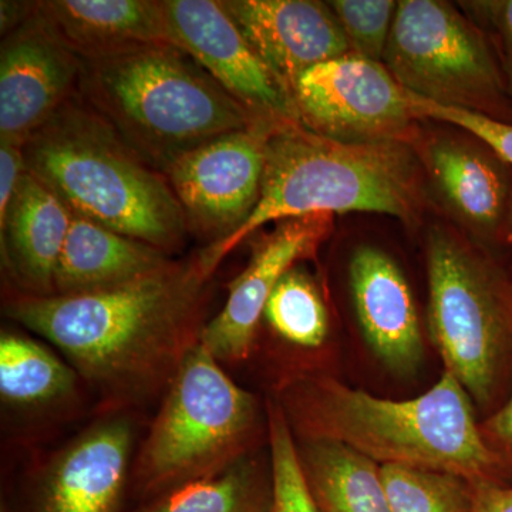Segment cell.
<instances>
[{"instance_id": "ffe728a7", "label": "cell", "mask_w": 512, "mask_h": 512, "mask_svg": "<svg viewBox=\"0 0 512 512\" xmlns=\"http://www.w3.org/2000/svg\"><path fill=\"white\" fill-rule=\"evenodd\" d=\"M171 261L170 255L153 245L73 214L56 266L53 295H83L117 288Z\"/></svg>"}, {"instance_id": "2e32d148", "label": "cell", "mask_w": 512, "mask_h": 512, "mask_svg": "<svg viewBox=\"0 0 512 512\" xmlns=\"http://www.w3.org/2000/svg\"><path fill=\"white\" fill-rule=\"evenodd\" d=\"M222 6L291 97L303 73L352 55L328 2L222 0Z\"/></svg>"}, {"instance_id": "f1b7e54d", "label": "cell", "mask_w": 512, "mask_h": 512, "mask_svg": "<svg viewBox=\"0 0 512 512\" xmlns=\"http://www.w3.org/2000/svg\"><path fill=\"white\" fill-rule=\"evenodd\" d=\"M457 5L490 40L512 100V0H470Z\"/></svg>"}, {"instance_id": "cb8c5ba5", "label": "cell", "mask_w": 512, "mask_h": 512, "mask_svg": "<svg viewBox=\"0 0 512 512\" xmlns=\"http://www.w3.org/2000/svg\"><path fill=\"white\" fill-rule=\"evenodd\" d=\"M261 323L292 349L318 350L329 338V312L315 278L302 264L282 276L266 302Z\"/></svg>"}, {"instance_id": "ac0fdd59", "label": "cell", "mask_w": 512, "mask_h": 512, "mask_svg": "<svg viewBox=\"0 0 512 512\" xmlns=\"http://www.w3.org/2000/svg\"><path fill=\"white\" fill-rule=\"evenodd\" d=\"M72 211L29 171L20 178L8 210L0 218L3 268L13 291L52 296L53 279Z\"/></svg>"}, {"instance_id": "1f68e13d", "label": "cell", "mask_w": 512, "mask_h": 512, "mask_svg": "<svg viewBox=\"0 0 512 512\" xmlns=\"http://www.w3.org/2000/svg\"><path fill=\"white\" fill-rule=\"evenodd\" d=\"M474 512H512V485L473 483Z\"/></svg>"}, {"instance_id": "8992f818", "label": "cell", "mask_w": 512, "mask_h": 512, "mask_svg": "<svg viewBox=\"0 0 512 512\" xmlns=\"http://www.w3.org/2000/svg\"><path fill=\"white\" fill-rule=\"evenodd\" d=\"M261 406L204 346L192 349L158 409L131 471L138 505L220 473L258 450ZM137 505V507H138Z\"/></svg>"}, {"instance_id": "7a4b0ae2", "label": "cell", "mask_w": 512, "mask_h": 512, "mask_svg": "<svg viewBox=\"0 0 512 512\" xmlns=\"http://www.w3.org/2000/svg\"><path fill=\"white\" fill-rule=\"evenodd\" d=\"M296 440L333 441L379 466L448 471L501 483L474 417L473 399L444 372L430 390L389 400L316 373L288 377L278 399Z\"/></svg>"}, {"instance_id": "7402d4cb", "label": "cell", "mask_w": 512, "mask_h": 512, "mask_svg": "<svg viewBox=\"0 0 512 512\" xmlns=\"http://www.w3.org/2000/svg\"><path fill=\"white\" fill-rule=\"evenodd\" d=\"M79 373L67 360L23 333L0 335V397L16 410H40L72 400Z\"/></svg>"}, {"instance_id": "d6a6232c", "label": "cell", "mask_w": 512, "mask_h": 512, "mask_svg": "<svg viewBox=\"0 0 512 512\" xmlns=\"http://www.w3.org/2000/svg\"><path fill=\"white\" fill-rule=\"evenodd\" d=\"M37 2H16V0H3L0 3V32L8 36L13 30L19 28L33 15Z\"/></svg>"}, {"instance_id": "7c38bea8", "label": "cell", "mask_w": 512, "mask_h": 512, "mask_svg": "<svg viewBox=\"0 0 512 512\" xmlns=\"http://www.w3.org/2000/svg\"><path fill=\"white\" fill-rule=\"evenodd\" d=\"M137 427L109 412L57 451L6 512H124L130 498Z\"/></svg>"}, {"instance_id": "d4e9b609", "label": "cell", "mask_w": 512, "mask_h": 512, "mask_svg": "<svg viewBox=\"0 0 512 512\" xmlns=\"http://www.w3.org/2000/svg\"><path fill=\"white\" fill-rule=\"evenodd\" d=\"M392 512H474V487L448 471L380 466Z\"/></svg>"}, {"instance_id": "83f0119b", "label": "cell", "mask_w": 512, "mask_h": 512, "mask_svg": "<svg viewBox=\"0 0 512 512\" xmlns=\"http://www.w3.org/2000/svg\"><path fill=\"white\" fill-rule=\"evenodd\" d=\"M410 94V103L414 113L423 121H437L458 130L473 134L488 146L493 147L505 161L512 165V124L481 116V114L456 109V107L440 106Z\"/></svg>"}, {"instance_id": "4fadbf2b", "label": "cell", "mask_w": 512, "mask_h": 512, "mask_svg": "<svg viewBox=\"0 0 512 512\" xmlns=\"http://www.w3.org/2000/svg\"><path fill=\"white\" fill-rule=\"evenodd\" d=\"M168 42L192 57L255 119L299 123L295 103L221 0H161Z\"/></svg>"}, {"instance_id": "3957f363", "label": "cell", "mask_w": 512, "mask_h": 512, "mask_svg": "<svg viewBox=\"0 0 512 512\" xmlns=\"http://www.w3.org/2000/svg\"><path fill=\"white\" fill-rule=\"evenodd\" d=\"M427 185L413 144L345 143L299 123L279 124L268 138L261 197L251 217L231 237L201 248L211 265L268 224L348 212L389 215L419 225Z\"/></svg>"}, {"instance_id": "9a60e30c", "label": "cell", "mask_w": 512, "mask_h": 512, "mask_svg": "<svg viewBox=\"0 0 512 512\" xmlns=\"http://www.w3.org/2000/svg\"><path fill=\"white\" fill-rule=\"evenodd\" d=\"M82 64L37 6L0 47V138L23 146L77 94Z\"/></svg>"}, {"instance_id": "484cf974", "label": "cell", "mask_w": 512, "mask_h": 512, "mask_svg": "<svg viewBox=\"0 0 512 512\" xmlns=\"http://www.w3.org/2000/svg\"><path fill=\"white\" fill-rule=\"evenodd\" d=\"M266 416L274 481L272 512H320L303 474L295 434L275 399L266 404Z\"/></svg>"}, {"instance_id": "e0dca14e", "label": "cell", "mask_w": 512, "mask_h": 512, "mask_svg": "<svg viewBox=\"0 0 512 512\" xmlns=\"http://www.w3.org/2000/svg\"><path fill=\"white\" fill-rule=\"evenodd\" d=\"M349 282L370 348L394 372H414L423 360V330L402 268L383 249L362 245L350 259Z\"/></svg>"}, {"instance_id": "6da1fadb", "label": "cell", "mask_w": 512, "mask_h": 512, "mask_svg": "<svg viewBox=\"0 0 512 512\" xmlns=\"http://www.w3.org/2000/svg\"><path fill=\"white\" fill-rule=\"evenodd\" d=\"M201 252L106 291L33 296L12 291L6 318L62 353L109 412L165 392L207 325L215 272Z\"/></svg>"}, {"instance_id": "4316f807", "label": "cell", "mask_w": 512, "mask_h": 512, "mask_svg": "<svg viewBox=\"0 0 512 512\" xmlns=\"http://www.w3.org/2000/svg\"><path fill=\"white\" fill-rule=\"evenodd\" d=\"M328 5L339 20L352 55L382 63L399 2L330 0Z\"/></svg>"}, {"instance_id": "603a6c76", "label": "cell", "mask_w": 512, "mask_h": 512, "mask_svg": "<svg viewBox=\"0 0 512 512\" xmlns=\"http://www.w3.org/2000/svg\"><path fill=\"white\" fill-rule=\"evenodd\" d=\"M271 457L259 450L214 476L194 481L131 512H272Z\"/></svg>"}, {"instance_id": "5bb4252c", "label": "cell", "mask_w": 512, "mask_h": 512, "mask_svg": "<svg viewBox=\"0 0 512 512\" xmlns=\"http://www.w3.org/2000/svg\"><path fill=\"white\" fill-rule=\"evenodd\" d=\"M332 228L333 215H308L276 222L256 239L247 266L229 284L224 308L202 330L201 345L222 366L251 357L269 296L286 272L316 254Z\"/></svg>"}, {"instance_id": "e575fe53", "label": "cell", "mask_w": 512, "mask_h": 512, "mask_svg": "<svg viewBox=\"0 0 512 512\" xmlns=\"http://www.w3.org/2000/svg\"><path fill=\"white\" fill-rule=\"evenodd\" d=\"M512 249V248H511Z\"/></svg>"}, {"instance_id": "ba28073f", "label": "cell", "mask_w": 512, "mask_h": 512, "mask_svg": "<svg viewBox=\"0 0 512 512\" xmlns=\"http://www.w3.org/2000/svg\"><path fill=\"white\" fill-rule=\"evenodd\" d=\"M382 63L420 99L512 124L493 46L454 3L400 0Z\"/></svg>"}, {"instance_id": "d6986e66", "label": "cell", "mask_w": 512, "mask_h": 512, "mask_svg": "<svg viewBox=\"0 0 512 512\" xmlns=\"http://www.w3.org/2000/svg\"><path fill=\"white\" fill-rule=\"evenodd\" d=\"M37 6L83 62L170 45L161 0H43Z\"/></svg>"}, {"instance_id": "5b68a950", "label": "cell", "mask_w": 512, "mask_h": 512, "mask_svg": "<svg viewBox=\"0 0 512 512\" xmlns=\"http://www.w3.org/2000/svg\"><path fill=\"white\" fill-rule=\"evenodd\" d=\"M77 94L163 175L188 151L262 121L170 45L83 62Z\"/></svg>"}, {"instance_id": "f546056e", "label": "cell", "mask_w": 512, "mask_h": 512, "mask_svg": "<svg viewBox=\"0 0 512 512\" xmlns=\"http://www.w3.org/2000/svg\"><path fill=\"white\" fill-rule=\"evenodd\" d=\"M480 433L494 458L501 483L512 485V390L495 412L480 421Z\"/></svg>"}, {"instance_id": "44dd1931", "label": "cell", "mask_w": 512, "mask_h": 512, "mask_svg": "<svg viewBox=\"0 0 512 512\" xmlns=\"http://www.w3.org/2000/svg\"><path fill=\"white\" fill-rule=\"evenodd\" d=\"M320 512H392L379 464L333 441L296 440Z\"/></svg>"}, {"instance_id": "9c48e42d", "label": "cell", "mask_w": 512, "mask_h": 512, "mask_svg": "<svg viewBox=\"0 0 512 512\" xmlns=\"http://www.w3.org/2000/svg\"><path fill=\"white\" fill-rule=\"evenodd\" d=\"M299 124L345 143L413 144L421 120L383 63L356 55L312 67L293 87Z\"/></svg>"}, {"instance_id": "8fae6325", "label": "cell", "mask_w": 512, "mask_h": 512, "mask_svg": "<svg viewBox=\"0 0 512 512\" xmlns=\"http://www.w3.org/2000/svg\"><path fill=\"white\" fill-rule=\"evenodd\" d=\"M279 124L256 121L188 151L164 173L188 229L210 244L234 235L251 217L265 170L268 138Z\"/></svg>"}, {"instance_id": "4dcf8cb0", "label": "cell", "mask_w": 512, "mask_h": 512, "mask_svg": "<svg viewBox=\"0 0 512 512\" xmlns=\"http://www.w3.org/2000/svg\"><path fill=\"white\" fill-rule=\"evenodd\" d=\"M25 171L22 144L0 138V218L8 210L16 187Z\"/></svg>"}, {"instance_id": "836d02e7", "label": "cell", "mask_w": 512, "mask_h": 512, "mask_svg": "<svg viewBox=\"0 0 512 512\" xmlns=\"http://www.w3.org/2000/svg\"><path fill=\"white\" fill-rule=\"evenodd\" d=\"M0 512H6V511H5V510H3V508H2V510H0Z\"/></svg>"}, {"instance_id": "277c9868", "label": "cell", "mask_w": 512, "mask_h": 512, "mask_svg": "<svg viewBox=\"0 0 512 512\" xmlns=\"http://www.w3.org/2000/svg\"><path fill=\"white\" fill-rule=\"evenodd\" d=\"M26 171L72 214L171 255L188 234L183 208L163 174L124 143L79 94L23 144Z\"/></svg>"}, {"instance_id": "52a82bcc", "label": "cell", "mask_w": 512, "mask_h": 512, "mask_svg": "<svg viewBox=\"0 0 512 512\" xmlns=\"http://www.w3.org/2000/svg\"><path fill=\"white\" fill-rule=\"evenodd\" d=\"M427 319L446 372L488 406L512 375V278L456 228L426 238Z\"/></svg>"}, {"instance_id": "30bf717a", "label": "cell", "mask_w": 512, "mask_h": 512, "mask_svg": "<svg viewBox=\"0 0 512 512\" xmlns=\"http://www.w3.org/2000/svg\"><path fill=\"white\" fill-rule=\"evenodd\" d=\"M458 131L420 130L414 141L427 188L464 237L491 254L511 249L512 165L481 138Z\"/></svg>"}]
</instances>
